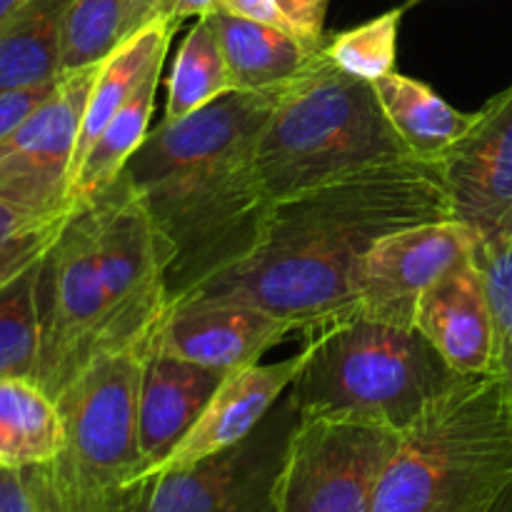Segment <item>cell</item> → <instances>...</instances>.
Segmentation results:
<instances>
[{"label":"cell","instance_id":"obj_1","mask_svg":"<svg viewBox=\"0 0 512 512\" xmlns=\"http://www.w3.org/2000/svg\"><path fill=\"white\" fill-rule=\"evenodd\" d=\"M448 218L440 163L375 165L275 200L258 250L193 295L258 305L308 340L353 318L360 268L385 235Z\"/></svg>","mask_w":512,"mask_h":512},{"label":"cell","instance_id":"obj_2","mask_svg":"<svg viewBox=\"0 0 512 512\" xmlns=\"http://www.w3.org/2000/svg\"><path fill=\"white\" fill-rule=\"evenodd\" d=\"M283 90L228 93L180 120L163 118L123 168L168 250L170 305L258 250L273 208L258 143Z\"/></svg>","mask_w":512,"mask_h":512},{"label":"cell","instance_id":"obj_3","mask_svg":"<svg viewBox=\"0 0 512 512\" xmlns=\"http://www.w3.org/2000/svg\"><path fill=\"white\" fill-rule=\"evenodd\" d=\"M512 483V410L495 375L463 378L400 438L370 512H488Z\"/></svg>","mask_w":512,"mask_h":512},{"label":"cell","instance_id":"obj_4","mask_svg":"<svg viewBox=\"0 0 512 512\" xmlns=\"http://www.w3.org/2000/svg\"><path fill=\"white\" fill-rule=\"evenodd\" d=\"M290 385L300 418H345L405 433L463 380L415 328L353 315L305 340Z\"/></svg>","mask_w":512,"mask_h":512},{"label":"cell","instance_id":"obj_5","mask_svg":"<svg viewBox=\"0 0 512 512\" xmlns=\"http://www.w3.org/2000/svg\"><path fill=\"white\" fill-rule=\"evenodd\" d=\"M413 158L368 80L343 73L325 50L280 93L258 143V173L270 200Z\"/></svg>","mask_w":512,"mask_h":512},{"label":"cell","instance_id":"obj_6","mask_svg":"<svg viewBox=\"0 0 512 512\" xmlns=\"http://www.w3.org/2000/svg\"><path fill=\"white\" fill-rule=\"evenodd\" d=\"M145 350L95 360L55 398L63 450L53 460L68 505L93 503L143 480L138 395Z\"/></svg>","mask_w":512,"mask_h":512},{"label":"cell","instance_id":"obj_7","mask_svg":"<svg viewBox=\"0 0 512 512\" xmlns=\"http://www.w3.org/2000/svg\"><path fill=\"white\" fill-rule=\"evenodd\" d=\"M38 315L35 383L55 400L95 360L108 358V295L90 205H75L40 260Z\"/></svg>","mask_w":512,"mask_h":512},{"label":"cell","instance_id":"obj_8","mask_svg":"<svg viewBox=\"0 0 512 512\" xmlns=\"http://www.w3.org/2000/svg\"><path fill=\"white\" fill-rule=\"evenodd\" d=\"M95 253L108 295V358L145 350L170 308L168 250L128 175L90 203Z\"/></svg>","mask_w":512,"mask_h":512},{"label":"cell","instance_id":"obj_9","mask_svg":"<svg viewBox=\"0 0 512 512\" xmlns=\"http://www.w3.org/2000/svg\"><path fill=\"white\" fill-rule=\"evenodd\" d=\"M403 433L345 418H300L278 485V512H370Z\"/></svg>","mask_w":512,"mask_h":512},{"label":"cell","instance_id":"obj_10","mask_svg":"<svg viewBox=\"0 0 512 512\" xmlns=\"http://www.w3.org/2000/svg\"><path fill=\"white\" fill-rule=\"evenodd\" d=\"M298 423V405L285 393L243 440L150 478L148 512H278L280 475Z\"/></svg>","mask_w":512,"mask_h":512},{"label":"cell","instance_id":"obj_11","mask_svg":"<svg viewBox=\"0 0 512 512\" xmlns=\"http://www.w3.org/2000/svg\"><path fill=\"white\" fill-rule=\"evenodd\" d=\"M98 65L60 75L53 93L0 140V203L33 213L70 210L75 145Z\"/></svg>","mask_w":512,"mask_h":512},{"label":"cell","instance_id":"obj_12","mask_svg":"<svg viewBox=\"0 0 512 512\" xmlns=\"http://www.w3.org/2000/svg\"><path fill=\"white\" fill-rule=\"evenodd\" d=\"M475 243L478 238L455 218L385 235L360 268L355 315L415 328L420 298L438 280L473 260Z\"/></svg>","mask_w":512,"mask_h":512},{"label":"cell","instance_id":"obj_13","mask_svg":"<svg viewBox=\"0 0 512 512\" xmlns=\"http://www.w3.org/2000/svg\"><path fill=\"white\" fill-rule=\"evenodd\" d=\"M295 335L293 325L258 305L215 295H190L168 308L145 353L170 355L215 370L260 363L268 350Z\"/></svg>","mask_w":512,"mask_h":512},{"label":"cell","instance_id":"obj_14","mask_svg":"<svg viewBox=\"0 0 512 512\" xmlns=\"http://www.w3.org/2000/svg\"><path fill=\"white\" fill-rule=\"evenodd\" d=\"M450 213L478 240L512 235V85L490 98L440 160Z\"/></svg>","mask_w":512,"mask_h":512},{"label":"cell","instance_id":"obj_15","mask_svg":"<svg viewBox=\"0 0 512 512\" xmlns=\"http://www.w3.org/2000/svg\"><path fill=\"white\" fill-rule=\"evenodd\" d=\"M303 363L305 350H300L293 358L278 360V363H255L248 368L230 370L210 403L205 405L193 430L150 478L170 473V470L188 468V465L198 463L228 445H235L245 435L253 433L263 423L265 415L275 408V403L288 393Z\"/></svg>","mask_w":512,"mask_h":512},{"label":"cell","instance_id":"obj_16","mask_svg":"<svg viewBox=\"0 0 512 512\" xmlns=\"http://www.w3.org/2000/svg\"><path fill=\"white\" fill-rule=\"evenodd\" d=\"M225 375V370L205 368L170 355L145 353L138 395L143 480H148L183 443Z\"/></svg>","mask_w":512,"mask_h":512},{"label":"cell","instance_id":"obj_17","mask_svg":"<svg viewBox=\"0 0 512 512\" xmlns=\"http://www.w3.org/2000/svg\"><path fill=\"white\" fill-rule=\"evenodd\" d=\"M415 330L463 378L493 375V315L475 258L420 298Z\"/></svg>","mask_w":512,"mask_h":512},{"label":"cell","instance_id":"obj_18","mask_svg":"<svg viewBox=\"0 0 512 512\" xmlns=\"http://www.w3.org/2000/svg\"><path fill=\"white\" fill-rule=\"evenodd\" d=\"M228 63L235 93H270L298 80L323 48H310L285 30L218 10L208 15Z\"/></svg>","mask_w":512,"mask_h":512},{"label":"cell","instance_id":"obj_19","mask_svg":"<svg viewBox=\"0 0 512 512\" xmlns=\"http://www.w3.org/2000/svg\"><path fill=\"white\" fill-rule=\"evenodd\" d=\"M373 88L408 153L425 163H440L473 128L478 115L453 108L430 85L408 75L390 73L375 80Z\"/></svg>","mask_w":512,"mask_h":512},{"label":"cell","instance_id":"obj_20","mask_svg":"<svg viewBox=\"0 0 512 512\" xmlns=\"http://www.w3.org/2000/svg\"><path fill=\"white\" fill-rule=\"evenodd\" d=\"M178 25L168 23L163 18L150 20L145 28L138 33L125 38L103 63L98 65L95 73L93 88H90L88 103H85L83 123H80L78 145H75V160H73V175L78 170L80 160L88 155L95 140L105 130V125L113 120V115L128 103L133 90L148 73L150 65L158 58H165L170 48ZM73 180V178H70Z\"/></svg>","mask_w":512,"mask_h":512},{"label":"cell","instance_id":"obj_21","mask_svg":"<svg viewBox=\"0 0 512 512\" xmlns=\"http://www.w3.org/2000/svg\"><path fill=\"white\" fill-rule=\"evenodd\" d=\"M75 0H28L0 25V93L60 75L63 28Z\"/></svg>","mask_w":512,"mask_h":512},{"label":"cell","instance_id":"obj_22","mask_svg":"<svg viewBox=\"0 0 512 512\" xmlns=\"http://www.w3.org/2000/svg\"><path fill=\"white\" fill-rule=\"evenodd\" d=\"M165 58H158L143 75L138 88L128 98V103L113 115L93 148L88 150L70 180V205H83L98 198L108 185L118 180L128 160L140 148L150 133V118L155 110V93H158L160 75H163Z\"/></svg>","mask_w":512,"mask_h":512},{"label":"cell","instance_id":"obj_23","mask_svg":"<svg viewBox=\"0 0 512 512\" xmlns=\"http://www.w3.org/2000/svg\"><path fill=\"white\" fill-rule=\"evenodd\" d=\"M63 450L58 403L30 378H0V465L53 463Z\"/></svg>","mask_w":512,"mask_h":512},{"label":"cell","instance_id":"obj_24","mask_svg":"<svg viewBox=\"0 0 512 512\" xmlns=\"http://www.w3.org/2000/svg\"><path fill=\"white\" fill-rule=\"evenodd\" d=\"M228 93H235V88L220 40L210 20L198 18V23L188 30L180 43L178 55L173 60L163 118L180 120Z\"/></svg>","mask_w":512,"mask_h":512},{"label":"cell","instance_id":"obj_25","mask_svg":"<svg viewBox=\"0 0 512 512\" xmlns=\"http://www.w3.org/2000/svg\"><path fill=\"white\" fill-rule=\"evenodd\" d=\"M43 255L0 285V378L35 380L40 355L38 278Z\"/></svg>","mask_w":512,"mask_h":512},{"label":"cell","instance_id":"obj_26","mask_svg":"<svg viewBox=\"0 0 512 512\" xmlns=\"http://www.w3.org/2000/svg\"><path fill=\"white\" fill-rule=\"evenodd\" d=\"M405 8L388 10L378 18L360 23L355 28L340 30V33L325 38V55L335 68L353 78L375 80L395 73V60H398V33L400 20Z\"/></svg>","mask_w":512,"mask_h":512},{"label":"cell","instance_id":"obj_27","mask_svg":"<svg viewBox=\"0 0 512 512\" xmlns=\"http://www.w3.org/2000/svg\"><path fill=\"white\" fill-rule=\"evenodd\" d=\"M475 263L493 315V375L512 410V235L478 240Z\"/></svg>","mask_w":512,"mask_h":512},{"label":"cell","instance_id":"obj_28","mask_svg":"<svg viewBox=\"0 0 512 512\" xmlns=\"http://www.w3.org/2000/svg\"><path fill=\"white\" fill-rule=\"evenodd\" d=\"M125 0H75L60 43V75L100 65L123 40Z\"/></svg>","mask_w":512,"mask_h":512},{"label":"cell","instance_id":"obj_29","mask_svg":"<svg viewBox=\"0 0 512 512\" xmlns=\"http://www.w3.org/2000/svg\"><path fill=\"white\" fill-rule=\"evenodd\" d=\"M70 213L73 208L63 213H33L0 203V285L50 248Z\"/></svg>","mask_w":512,"mask_h":512},{"label":"cell","instance_id":"obj_30","mask_svg":"<svg viewBox=\"0 0 512 512\" xmlns=\"http://www.w3.org/2000/svg\"><path fill=\"white\" fill-rule=\"evenodd\" d=\"M330 0H225L223 10L285 30L310 48L325 45Z\"/></svg>","mask_w":512,"mask_h":512},{"label":"cell","instance_id":"obj_31","mask_svg":"<svg viewBox=\"0 0 512 512\" xmlns=\"http://www.w3.org/2000/svg\"><path fill=\"white\" fill-rule=\"evenodd\" d=\"M0 512H68L53 463L0 465Z\"/></svg>","mask_w":512,"mask_h":512},{"label":"cell","instance_id":"obj_32","mask_svg":"<svg viewBox=\"0 0 512 512\" xmlns=\"http://www.w3.org/2000/svg\"><path fill=\"white\" fill-rule=\"evenodd\" d=\"M60 75L53 80H45V83L28 85V88L18 90H3L0 93V140L8 138L45 98L55 90Z\"/></svg>","mask_w":512,"mask_h":512},{"label":"cell","instance_id":"obj_33","mask_svg":"<svg viewBox=\"0 0 512 512\" xmlns=\"http://www.w3.org/2000/svg\"><path fill=\"white\" fill-rule=\"evenodd\" d=\"M148 490L150 478L128 485V488L108 495V498L93 500V503L65 505H68V512H148Z\"/></svg>","mask_w":512,"mask_h":512},{"label":"cell","instance_id":"obj_34","mask_svg":"<svg viewBox=\"0 0 512 512\" xmlns=\"http://www.w3.org/2000/svg\"><path fill=\"white\" fill-rule=\"evenodd\" d=\"M225 0H160L155 18H163L173 25H183L188 18H208L223 10Z\"/></svg>","mask_w":512,"mask_h":512},{"label":"cell","instance_id":"obj_35","mask_svg":"<svg viewBox=\"0 0 512 512\" xmlns=\"http://www.w3.org/2000/svg\"><path fill=\"white\" fill-rule=\"evenodd\" d=\"M160 0H125V23H123V40L138 33L140 28L155 20ZM120 40V43H123Z\"/></svg>","mask_w":512,"mask_h":512},{"label":"cell","instance_id":"obj_36","mask_svg":"<svg viewBox=\"0 0 512 512\" xmlns=\"http://www.w3.org/2000/svg\"><path fill=\"white\" fill-rule=\"evenodd\" d=\"M488 512H512V483L503 490V493H500V498L495 500L493 508Z\"/></svg>","mask_w":512,"mask_h":512},{"label":"cell","instance_id":"obj_37","mask_svg":"<svg viewBox=\"0 0 512 512\" xmlns=\"http://www.w3.org/2000/svg\"><path fill=\"white\" fill-rule=\"evenodd\" d=\"M25 3H28V0H0V25H3L5 20L15 13V10L23 8Z\"/></svg>","mask_w":512,"mask_h":512},{"label":"cell","instance_id":"obj_38","mask_svg":"<svg viewBox=\"0 0 512 512\" xmlns=\"http://www.w3.org/2000/svg\"><path fill=\"white\" fill-rule=\"evenodd\" d=\"M418 3H425V0H408V3H405V8H410V5H418Z\"/></svg>","mask_w":512,"mask_h":512}]
</instances>
